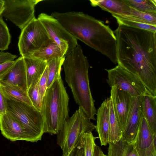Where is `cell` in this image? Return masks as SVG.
Instances as JSON below:
<instances>
[{"label": "cell", "instance_id": "d590c367", "mask_svg": "<svg viewBox=\"0 0 156 156\" xmlns=\"http://www.w3.org/2000/svg\"><path fill=\"white\" fill-rule=\"evenodd\" d=\"M100 148L96 145L95 146L94 156H99Z\"/></svg>", "mask_w": 156, "mask_h": 156}, {"label": "cell", "instance_id": "f35d334b", "mask_svg": "<svg viewBox=\"0 0 156 156\" xmlns=\"http://www.w3.org/2000/svg\"><path fill=\"white\" fill-rule=\"evenodd\" d=\"M3 2V0H0V3H2Z\"/></svg>", "mask_w": 156, "mask_h": 156}, {"label": "cell", "instance_id": "44dd1931", "mask_svg": "<svg viewBox=\"0 0 156 156\" xmlns=\"http://www.w3.org/2000/svg\"><path fill=\"white\" fill-rule=\"evenodd\" d=\"M66 56V52L53 41L46 47L34 53L28 57L38 58L47 62L57 58H65Z\"/></svg>", "mask_w": 156, "mask_h": 156}, {"label": "cell", "instance_id": "ffe728a7", "mask_svg": "<svg viewBox=\"0 0 156 156\" xmlns=\"http://www.w3.org/2000/svg\"><path fill=\"white\" fill-rule=\"evenodd\" d=\"M0 89L7 100L33 106L27 90L17 86L0 82Z\"/></svg>", "mask_w": 156, "mask_h": 156}, {"label": "cell", "instance_id": "7c38bea8", "mask_svg": "<svg viewBox=\"0 0 156 156\" xmlns=\"http://www.w3.org/2000/svg\"><path fill=\"white\" fill-rule=\"evenodd\" d=\"M0 130L2 135L12 141L21 140L31 142L27 129L7 112L0 115Z\"/></svg>", "mask_w": 156, "mask_h": 156}, {"label": "cell", "instance_id": "8992f818", "mask_svg": "<svg viewBox=\"0 0 156 156\" xmlns=\"http://www.w3.org/2000/svg\"><path fill=\"white\" fill-rule=\"evenodd\" d=\"M7 112L27 129L32 142H37L41 140L44 132L41 112L33 106L8 100Z\"/></svg>", "mask_w": 156, "mask_h": 156}, {"label": "cell", "instance_id": "30bf717a", "mask_svg": "<svg viewBox=\"0 0 156 156\" xmlns=\"http://www.w3.org/2000/svg\"><path fill=\"white\" fill-rule=\"evenodd\" d=\"M37 18L50 38L66 52V57L78 45L77 40L56 19L44 13L40 14Z\"/></svg>", "mask_w": 156, "mask_h": 156}, {"label": "cell", "instance_id": "ba28073f", "mask_svg": "<svg viewBox=\"0 0 156 156\" xmlns=\"http://www.w3.org/2000/svg\"><path fill=\"white\" fill-rule=\"evenodd\" d=\"M105 69L108 73L107 82L111 88L115 87L128 93L133 97L151 94L137 77L120 65Z\"/></svg>", "mask_w": 156, "mask_h": 156}, {"label": "cell", "instance_id": "4dcf8cb0", "mask_svg": "<svg viewBox=\"0 0 156 156\" xmlns=\"http://www.w3.org/2000/svg\"><path fill=\"white\" fill-rule=\"evenodd\" d=\"M48 72V69L47 65L38 82L39 92L42 100L47 88Z\"/></svg>", "mask_w": 156, "mask_h": 156}, {"label": "cell", "instance_id": "9c48e42d", "mask_svg": "<svg viewBox=\"0 0 156 156\" xmlns=\"http://www.w3.org/2000/svg\"><path fill=\"white\" fill-rule=\"evenodd\" d=\"M41 0H3L0 16L4 17L21 30L35 16V7Z\"/></svg>", "mask_w": 156, "mask_h": 156}, {"label": "cell", "instance_id": "9a60e30c", "mask_svg": "<svg viewBox=\"0 0 156 156\" xmlns=\"http://www.w3.org/2000/svg\"><path fill=\"white\" fill-rule=\"evenodd\" d=\"M0 82L16 85L27 90L25 66L22 56L15 60L14 64L0 80Z\"/></svg>", "mask_w": 156, "mask_h": 156}, {"label": "cell", "instance_id": "4316f807", "mask_svg": "<svg viewBox=\"0 0 156 156\" xmlns=\"http://www.w3.org/2000/svg\"><path fill=\"white\" fill-rule=\"evenodd\" d=\"M11 36L6 24L0 16V51L7 50L11 42Z\"/></svg>", "mask_w": 156, "mask_h": 156}, {"label": "cell", "instance_id": "ac0fdd59", "mask_svg": "<svg viewBox=\"0 0 156 156\" xmlns=\"http://www.w3.org/2000/svg\"><path fill=\"white\" fill-rule=\"evenodd\" d=\"M90 1L92 6H98L102 9L112 14L122 16H130L131 14L132 8L124 0H97Z\"/></svg>", "mask_w": 156, "mask_h": 156}, {"label": "cell", "instance_id": "d6986e66", "mask_svg": "<svg viewBox=\"0 0 156 156\" xmlns=\"http://www.w3.org/2000/svg\"><path fill=\"white\" fill-rule=\"evenodd\" d=\"M141 110L153 134L156 136V96L151 94L142 96Z\"/></svg>", "mask_w": 156, "mask_h": 156}, {"label": "cell", "instance_id": "5b68a950", "mask_svg": "<svg viewBox=\"0 0 156 156\" xmlns=\"http://www.w3.org/2000/svg\"><path fill=\"white\" fill-rule=\"evenodd\" d=\"M96 126L82 108H79L65 121L56 134L57 143L62 151V156H68L81 140L84 134L95 129Z\"/></svg>", "mask_w": 156, "mask_h": 156}, {"label": "cell", "instance_id": "603a6c76", "mask_svg": "<svg viewBox=\"0 0 156 156\" xmlns=\"http://www.w3.org/2000/svg\"><path fill=\"white\" fill-rule=\"evenodd\" d=\"M108 144L107 156H139L131 142L120 140L115 143Z\"/></svg>", "mask_w": 156, "mask_h": 156}, {"label": "cell", "instance_id": "5bb4252c", "mask_svg": "<svg viewBox=\"0 0 156 156\" xmlns=\"http://www.w3.org/2000/svg\"><path fill=\"white\" fill-rule=\"evenodd\" d=\"M110 97L112 100L115 111L123 132L131 108L133 97L126 91L112 87Z\"/></svg>", "mask_w": 156, "mask_h": 156}, {"label": "cell", "instance_id": "2e32d148", "mask_svg": "<svg viewBox=\"0 0 156 156\" xmlns=\"http://www.w3.org/2000/svg\"><path fill=\"white\" fill-rule=\"evenodd\" d=\"M110 97L106 99L98 108L95 129L98 133L101 146L108 143L110 131L109 102Z\"/></svg>", "mask_w": 156, "mask_h": 156}, {"label": "cell", "instance_id": "7a4b0ae2", "mask_svg": "<svg viewBox=\"0 0 156 156\" xmlns=\"http://www.w3.org/2000/svg\"><path fill=\"white\" fill-rule=\"evenodd\" d=\"M56 19L75 38L106 56L116 55V39L114 32L103 22L82 12H54Z\"/></svg>", "mask_w": 156, "mask_h": 156}, {"label": "cell", "instance_id": "1f68e13d", "mask_svg": "<svg viewBox=\"0 0 156 156\" xmlns=\"http://www.w3.org/2000/svg\"><path fill=\"white\" fill-rule=\"evenodd\" d=\"M68 156H84L83 137L72 150Z\"/></svg>", "mask_w": 156, "mask_h": 156}, {"label": "cell", "instance_id": "8fae6325", "mask_svg": "<svg viewBox=\"0 0 156 156\" xmlns=\"http://www.w3.org/2000/svg\"><path fill=\"white\" fill-rule=\"evenodd\" d=\"M156 137L143 116L140 119L136 135L131 142L139 156H156Z\"/></svg>", "mask_w": 156, "mask_h": 156}, {"label": "cell", "instance_id": "7402d4cb", "mask_svg": "<svg viewBox=\"0 0 156 156\" xmlns=\"http://www.w3.org/2000/svg\"><path fill=\"white\" fill-rule=\"evenodd\" d=\"M109 108L110 131L108 143H115L121 140L122 131L115 111L112 100L110 97L109 102Z\"/></svg>", "mask_w": 156, "mask_h": 156}, {"label": "cell", "instance_id": "cb8c5ba5", "mask_svg": "<svg viewBox=\"0 0 156 156\" xmlns=\"http://www.w3.org/2000/svg\"><path fill=\"white\" fill-rule=\"evenodd\" d=\"M65 58H57L47 62L48 69L47 88L51 86L56 79L61 77V67Z\"/></svg>", "mask_w": 156, "mask_h": 156}, {"label": "cell", "instance_id": "e575fe53", "mask_svg": "<svg viewBox=\"0 0 156 156\" xmlns=\"http://www.w3.org/2000/svg\"><path fill=\"white\" fill-rule=\"evenodd\" d=\"M14 61L7 62L0 64V80L4 76L12 66Z\"/></svg>", "mask_w": 156, "mask_h": 156}, {"label": "cell", "instance_id": "83f0119b", "mask_svg": "<svg viewBox=\"0 0 156 156\" xmlns=\"http://www.w3.org/2000/svg\"><path fill=\"white\" fill-rule=\"evenodd\" d=\"M98 137H94L92 132L84 134L83 137L84 156H94L95 140Z\"/></svg>", "mask_w": 156, "mask_h": 156}, {"label": "cell", "instance_id": "f1b7e54d", "mask_svg": "<svg viewBox=\"0 0 156 156\" xmlns=\"http://www.w3.org/2000/svg\"><path fill=\"white\" fill-rule=\"evenodd\" d=\"M27 94L33 106L38 111L41 112L43 100L39 92L38 83L34 87L28 89Z\"/></svg>", "mask_w": 156, "mask_h": 156}, {"label": "cell", "instance_id": "52a82bcc", "mask_svg": "<svg viewBox=\"0 0 156 156\" xmlns=\"http://www.w3.org/2000/svg\"><path fill=\"white\" fill-rule=\"evenodd\" d=\"M54 41L41 22L36 18L21 30L18 44L20 54L28 57Z\"/></svg>", "mask_w": 156, "mask_h": 156}, {"label": "cell", "instance_id": "277c9868", "mask_svg": "<svg viewBox=\"0 0 156 156\" xmlns=\"http://www.w3.org/2000/svg\"><path fill=\"white\" fill-rule=\"evenodd\" d=\"M69 98L61 77L47 88L41 113L44 133L56 134L69 118Z\"/></svg>", "mask_w": 156, "mask_h": 156}, {"label": "cell", "instance_id": "4fadbf2b", "mask_svg": "<svg viewBox=\"0 0 156 156\" xmlns=\"http://www.w3.org/2000/svg\"><path fill=\"white\" fill-rule=\"evenodd\" d=\"M142 96L133 97L126 125L122 132L121 140L131 142L137 132L141 118L143 117L141 110Z\"/></svg>", "mask_w": 156, "mask_h": 156}, {"label": "cell", "instance_id": "d6a6232c", "mask_svg": "<svg viewBox=\"0 0 156 156\" xmlns=\"http://www.w3.org/2000/svg\"><path fill=\"white\" fill-rule=\"evenodd\" d=\"M7 112V99L0 89V115Z\"/></svg>", "mask_w": 156, "mask_h": 156}, {"label": "cell", "instance_id": "e0dca14e", "mask_svg": "<svg viewBox=\"0 0 156 156\" xmlns=\"http://www.w3.org/2000/svg\"><path fill=\"white\" fill-rule=\"evenodd\" d=\"M26 71L28 89L35 86L47 66V62L31 57H23Z\"/></svg>", "mask_w": 156, "mask_h": 156}, {"label": "cell", "instance_id": "3957f363", "mask_svg": "<svg viewBox=\"0 0 156 156\" xmlns=\"http://www.w3.org/2000/svg\"><path fill=\"white\" fill-rule=\"evenodd\" d=\"M65 80L74 100L91 120L96 115L88 76L90 65L81 47L78 45L65 58L63 64Z\"/></svg>", "mask_w": 156, "mask_h": 156}, {"label": "cell", "instance_id": "8d00e7d4", "mask_svg": "<svg viewBox=\"0 0 156 156\" xmlns=\"http://www.w3.org/2000/svg\"><path fill=\"white\" fill-rule=\"evenodd\" d=\"M99 156H107L105 154L103 151L100 148L99 151Z\"/></svg>", "mask_w": 156, "mask_h": 156}, {"label": "cell", "instance_id": "484cf974", "mask_svg": "<svg viewBox=\"0 0 156 156\" xmlns=\"http://www.w3.org/2000/svg\"><path fill=\"white\" fill-rule=\"evenodd\" d=\"M130 7L143 12H156L155 0H124Z\"/></svg>", "mask_w": 156, "mask_h": 156}, {"label": "cell", "instance_id": "74e56055", "mask_svg": "<svg viewBox=\"0 0 156 156\" xmlns=\"http://www.w3.org/2000/svg\"><path fill=\"white\" fill-rule=\"evenodd\" d=\"M3 2L2 3H0V16L3 9Z\"/></svg>", "mask_w": 156, "mask_h": 156}, {"label": "cell", "instance_id": "f546056e", "mask_svg": "<svg viewBox=\"0 0 156 156\" xmlns=\"http://www.w3.org/2000/svg\"><path fill=\"white\" fill-rule=\"evenodd\" d=\"M115 18L116 19L119 25L122 24L133 27L156 32V26L129 21L118 17Z\"/></svg>", "mask_w": 156, "mask_h": 156}, {"label": "cell", "instance_id": "6da1fadb", "mask_svg": "<svg viewBox=\"0 0 156 156\" xmlns=\"http://www.w3.org/2000/svg\"><path fill=\"white\" fill-rule=\"evenodd\" d=\"M117 63L156 96V32L119 24L114 32Z\"/></svg>", "mask_w": 156, "mask_h": 156}, {"label": "cell", "instance_id": "d4e9b609", "mask_svg": "<svg viewBox=\"0 0 156 156\" xmlns=\"http://www.w3.org/2000/svg\"><path fill=\"white\" fill-rule=\"evenodd\" d=\"M127 20L156 26V12H143L132 8Z\"/></svg>", "mask_w": 156, "mask_h": 156}, {"label": "cell", "instance_id": "836d02e7", "mask_svg": "<svg viewBox=\"0 0 156 156\" xmlns=\"http://www.w3.org/2000/svg\"><path fill=\"white\" fill-rule=\"evenodd\" d=\"M17 57V56L16 55L1 51L0 52V64L8 61H14Z\"/></svg>", "mask_w": 156, "mask_h": 156}]
</instances>
